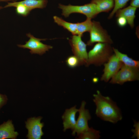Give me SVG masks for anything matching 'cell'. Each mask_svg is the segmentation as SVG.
I'll use <instances>...</instances> for the list:
<instances>
[{
  "label": "cell",
  "mask_w": 139,
  "mask_h": 139,
  "mask_svg": "<svg viewBox=\"0 0 139 139\" xmlns=\"http://www.w3.org/2000/svg\"><path fill=\"white\" fill-rule=\"evenodd\" d=\"M41 116L28 118L25 122V127L28 130L27 137L28 139H40L44 135L42 128L44 126L41 123Z\"/></svg>",
  "instance_id": "9"
},
{
  "label": "cell",
  "mask_w": 139,
  "mask_h": 139,
  "mask_svg": "<svg viewBox=\"0 0 139 139\" xmlns=\"http://www.w3.org/2000/svg\"><path fill=\"white\" fill-rule=\"evenodd\" d=\"M136 8L129 6L123 9H120L116 12V16L117 18L120 16L125 18L127 23L132 28L134 26V21Z\"/></svg>",
  "instance_id": "13"
},
{
  "label": "cell",
  "mask_w": 139,
  "mask_h": 139,
  "mask_svg": "<svg viewBox=\"0 0 139 139\" xmlns=\"http://www.w3.org/2000/svg\"><path fill=\"white\" fill-rule=\"evenodd\" d=\"M14 130L12 120L4 122L0 125V139L16 138L19 134Z\"/></svg>",
  "instance_id": "12"
},
{
  "label": "cell",
  "mask_w": 139,
  "mask_h": 139,
  "mask_svg": "<svg viewBox=\"0 0 139 139\" xmlns=\"http://www.w3.org/2000/svg\"><path fill=\"white\" fill-rule=\"evenodd\" d=\"M139 0H132L130 3V5L136 8L139 7Z\"/></svg>",
  "instance_id": "25"
},
{
  "label": "cell",
  "mask_w": 139,
  "mask_h": 139,
  "mask_svg": "<svg viewBox=\"0 0 139 139\" xmlns=\"http://www.w3.org/2000/svg\"><path fill=\"white\" fill-rule=\"evenodd\" d=\"M78 110L76 106L65 110L62 116L64 132L69 129H71L72 132L74 130L76 123L75 115Z\"/></svg>",
  "instance_id": "11"
},
{
  "label": "cell",
  "mask_w": 139,
  "mask_h": 139,
  "mask_svg": "<svg viewBox=\"0 0 139 139\" xmlns=\"http://www.w3.org/2000/svg\"><path fill=\"white\" fill-rule=\"evenodd\" d=\"M95 4L99 13L107 12L114 7V0H92L91 2Z\"/></svg>",
  "instance_id": "15"
},
{
  "label": "cell",
  "mask_w": 139,
  "mask_h": 139,
  "mask_svg": "<svg viewBox=\"0 0 139 139\" xmlns=\"http://www.w3.org/2000/svg\"><path fill=\"white\" fill-rule=\"evenodd\" d=\"M17 2L24 5L31 11L35 8L45 7L48 3V0H23Z\"/></svg>",
  "instance_id": "16"
},
{
  "label": "cell",
  "mask_w": 139,
  "mask_h": 139,
  "mask_svg": "<svg viewBox=\"0 0 139 139\" xmlns=\"http://www.w3.org/2000/svg\"><path fill=\"white\" fill-rule=\"evenodd\" d=\"M99 131L89 128L86 131L77 136V139H99L100 137Z\"/></svg>",
  "instance_id": "19"
},
{
  "label": "cell",
  "mask_w": 139,
  "mask_h": 139,
  "mask_svg": "<svg viewBox=\"0 0 139 139\" xmlns=\"http://www.w3.org/2000/svg\"><path fill=\"white\" fill-rule=\"evenodd\" d=\"M89 32L90 39L87 42L88 45L92 46L95 42L109 44L113 42L107 32L102 28L98 22L92 21V27Z\"/></svg>",
  "instance_id": "7"
},
{
  "label": "cell",
  "mask_w": 139,
  "mask_h": 139,
  "mask_svg": "<svg viewBox=\"0 0 139 139\" xmlns=\"http://www.w3.org/2000/svg\"><path fill=\"white\" fill-rule=\"evenodd\" d=\"M130 0H114V5L113 9L108 17L111 18L118 10L122 8L126 5Z\"/></svg>",
  "instance_id": "20"
},
{
  "label": "cell",
  "mask_w": 139,
  "mask_h": 139,
  "mask_svg": "<svg viewBox=\"0 0 139 139\" xmlns=\"http://www.w3.org/2000/svg\"><path fill=\"white\" fill-rule=\"evenodd\" d=\"M7 100V96L6 95L0 94V109L6 104Z\"/></svg>",
  "instance_id": "24"
},
{
  "label": "cell",
  "mask_w": 139,
  "mask_h": 139,
  "mask_svg": "<svg viewBox=\"0 0 139 139\" xmlns=\"http://www.w3.org/2000/svg\"><path fill=\"white\" fill-rule=\"evenodd\" d=\"M115 55L117 58L124 65L130 67L138 68L139 62L133 60L127 55L123 54L116 49L112 48Z\"/></svg>",
  "instance_id": "14"
},
{
  "label": "cell",
  "mask_w": 139,
  "mask_h": 139,
  "mask_svg": "<svg viewBox=\"0 0 139 139\" xmlns=\"http://www.w3.org/2000/svg\"><path fill=\"white\" fill-rule=\"evenodd\" d=\"M3 8V7L2 6H0V10L2 9Z\"/></svg>",
  "instance_id": "27"
},
{
  "label": "cell",
  "mask_w": 139,
  "mask_h": 139,
  "mask_svg": "<svg viewBox=\"0 0 139 139\" xmlns=\"http://www.w3.org/2000/svg\"><path fill=\"white\" fill-rule=\"evenodd\" d=\"M29 38V40L25 42L24 45H18V47L24 49H28L30 50L31 54H37L42 55L46 51L53 48L50 45L44 44L41 42L42 40H45L46 39H41L34 37L30 33L26 34Z\"/></svg>",
  "instance_id": "6"
},
{
  "label": "cell",
  "mask_w": 139,
  "mask_h": 139,
  "mask_svg": "<svg viewBox=\"0 0 139 139\" xmlns=\"http://www.w3.org/2000/svg\"><path fill=\"white\" fill-rule=\"evenodd\" d=\"M138 68L126 66L123 64L117 73L112 78L110 83L122 85L125 82L139 80Z\"/></svg>",
  "instance_id": "4"
},
{
  "label": "cell",
  "mask_w": 139,
  "mask_h": 139,
  "mask_svg": "<svg viewBox=\"0 0 139 139\" xmlns=\"http://www.w3.org/2000/svg\"><path fill=\"white\" fill-rule=\"evenodd\" d=\"M17 0H0V1L3 2L11 1V2L16 1Z\"/></svg>",
  "instance_id": "26"
},
{
  "label": "cell",
  "mask_w": 139,
  "mask_h": 139,
  "mask_svg": "<svg viewBox=\"0 0 139 139\" xmlns=\"http://www.w3.org/2000/svg\"><path fill=\"white\" fill-rule=\"evenodd\" d=\"M96 106L95 114L101 119L116 123L122 118L121 112L116 103L110 97L103 95L99 90L93 95Z\"/></svg>",
  "instance_id": "1"
},
{
  "label": "cell",
  "mask_w": 139,
  "mask_h": 139,
  "mask_svg": "<svg viewBox=\"0 0 139 139\" xmlns=\"http://www.w3.org/2000/svg\"><path fill=\"white\" fill-rule=\"evenodd\" d=\"M112 49L109 44L97 43L88 53L86 66L93 64L99 66L107 62L112 55Z\"/></svg>",
  "instance_id": "2"
},
{
  "label": "cell",
  "mask_w": 139,
  "mask_h": 139,
  "mask_svg": "<svg viewBox=\"0 0 139 139\" xmlns=\"http://www.w3.org/2000/svg\"><path fill=\"white\" fill-rule=\"evenodd\" d=\"M117 22L118 25L121 27L125 26L127 23L126 19L122 16L118 17Z\"/></svg>",
  "instance_id": "23"
},
{
  "label": "cell",
  "mask_w": 139,
  "mask_h": 139,
  "mask_svg": "<svg viewBox=\"0 0 139 139\" xmlns=\"http://www.w3.org/2000/svg\"><path fill=\"white\" fill-rule=\"evenodd\" d=\"M86 102L82 101L80 107L79 109V116L76 121V124L72 134L74 136L76 133L77 136L87 130L89 128L88 122L90 120L91 116L88 110L86 109L85 107Z\"/></svg>",
  "instance_id": "8"
},
{
  "label": "cell",
  "mask_w": 139,
  "mask_h": 139,
  "mask_svg": "<svg viewBox=\"0 0 139 139\" xmlns=\"http://www.w3.org/2000/svg\"><path fill=\"white\" fill-rule=\"evenodd\" d=\"M107 63L104 64L103 73L101 80L107 82L118 72L123 64L116 56L112 55Z\"/></svg>",
  "instance_id": "10"
},
{
  "label": "cell",
  "mask_w": 139,
  "mask_h": 139,
  "mask_svg": "<svg viewBox=\"0 0 139 139\" xmlns=\"http://www.w3.org/2000/svg\"><path fill=\"white\" fill-rule=\"evenodd\" d=\"M134 124L133 126L134 129H132V132L133 133V135H132V138H137V139H139V122L136 120L134 121Z\"/></svg>",
  "instance_id": "22"
},
{
  "label": "cell",
  "mask_w": 139,
  "mask_h": 139,
  "mask_svg": "<svg viewBox=\"0 0 139 139\" xmlns=\"http://www.w3.org/2000/svg\"><path fill=\"white\" fill-rule=\"evenodd\" d=\"M91 19V18H87L85 21L77 23L76 35L82 37L84 33L90 32L92 24V21Z\"/></svg>",
  "instance_id": "18"
},
{
  "label": "cell",
  "mask_w": 139,
  "mask_h": 139,
  "mask_svg": "<svg viewBox=\"0 0 139 139\" xmlns=\"http://www.w3.org/2000/svg\"><path fill=\"white\" fill-rule=\"evenodd\" d=\"M54 22L58 25L71 32L73 35H76L77 23H73L67 22L62 18L56 16H53Z\"/></svg>",
  "instance_id": "17"
},
{
  "label": "cell",
  "mask_w": 139,
  "mask_h": 139,
  "mask_svg": "<svg viewBox=\"0 0 139 139\" xmlns=\"http://www.w3.org/2000/svg\"><path fill=\"white\" fill-rule=\"evenodd\" d=\"M81 37L73 35L69 39V42L73 54L79 60V65L84 64L86 65L88 60L87 44L82 40Z\"/></svg>",
  "instance_id": "5"
},
{
  "label": "cell",
  "mask_w": 139,
  "mask_h": 139,
  "mask_svg": "<svg viewBox=\"0 0 139 139\" xmlns=\"http://www.w3.org/2000/svg\"><path fill=\"white\" fill-rule=\"evenodd\" d=\"M66 62L67 65L71 68H74L79 65V60L77 57L74 55L68 57Z\"/></svg>",
  "instance_id": "21"
},
{
  "label": "cell",
  "mask_w": 139,
  "mask_h": 139,
  "mask_svg": "<svg viewBox=\"0 0 139 139\" xmlns=\"http://www.w3.org/2000/svg\"><path fill=\"white\" fill-rule=\"evenodd\" d=\"M58 7L62 10V14L65 18L68 17L71 14L77 13L83 14L87 18L92 19L99 13L96 5L91 2L80 6L70 4L66 5L59 4Z\"/></svg>",
  "instance_id": "3"
}]
</instances>
